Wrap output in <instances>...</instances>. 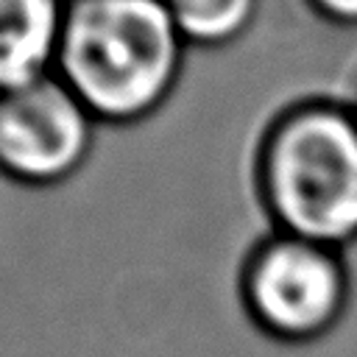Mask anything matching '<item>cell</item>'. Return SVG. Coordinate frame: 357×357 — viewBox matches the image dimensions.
<instances>
[{
	"instance_id": "3957f363",
	"label": "cell",
	"mask_w": 357,
	"mask_h": 357,
	"mask_svg": "<svg viewBox=\"0 0 357 357\" xmlns=\"http://www.w3.org/2000/svg\"><path fill=\"white\" fill-rule=\"evenodd\" d=\"M243 301L268 335L312 340L343 312V262L329 245L279 231L251 251L243 271Z\"/></svg>"
},
{
	"instance_id": "52a82bcc",
	"label": "cell",
	"mask_w": 357,
	"mask_h": 357,
	"mask_svg": "<svg viewBox=\"0 0 357 357\" xmlns=\"http://www.w3.org/2000/svg\"><path fill=\"white\" fill-rule=\"evenodd\" d=\"M304 6L332 28L357 31V0H304Z\"/></svg>"
},
{
	"instance_id": "8992f818",
	"label": "cell",
	"mask_w": 357,
	"mask_h": 357,
	"mask_svg": "<svg viewBox=\"0 0 357 357\" xmlns=\"http://www.w3.org/2000/svg\"><path fill=\"white\" fill-rule=\"evenodd\" d=\"M187 45L226 47L240 42L257 22L262 0H165Z\"/></svg>"
},
{
	"instance_id": "7a4b0ae2",
	"label": "cell",
	"mask_w": 357,
	"mask_h": 357,
	"mask_svg": "<svg viewBox=\"0 0 357 357\" xmlns=\"http://www.w3.org/2000/svg\"><path fill=\"white\" fill-rule=\"evenodd\" d=\"M257 181L279 231L340 248L357 237V112L335 100L284 109L262 137Z\"/></svg>"
},
{
	"instance_id": "6da1fadb",
	"label": "cell",
	"mask_w": 357,
	"mask_h": 357,
	"mask_svg": "<svg viewBox=\"0 0 357 357\" xmlns=\"http://www.w3.org/2000/svg\"><path fill=\"white\" fill-rule=\"evenodd\" d=\"M187 39L165 0H67L53 73L103 123H139L173 95Z\"/></svg>"
},
{
	"instance_id": "277c9868",
	"label": "cell",
	"mask_w": 357,
	"mask_h": 357,
	"mask_svg": "<svg viewBox=\"0 0 357 357\" xmlns=\"http://www.w3.org/2000/svg\"><path fill=\"white\" fill-rule=\"evenodd\" d=\"M95 117L47 73L0 95V173L31 187L67 181L89 156Z\"/></svg>"
},
{
	"instance_id": "ba28073f",
	"label": "cell",
	"mask_w": 357,
	"mask_h": 357,
	"mask_svg": "<svg viewBox=\"0 0 357 357\" xmlns=\"http://www.w3.org/2000/svg\"><path fill=\"white\" fill-rule=\"evenodd\" d=\"M354 112H357V109H354Z\"/></svg>"
},
{
	"instance_id": "5b68a950",
	"label": "cell",
	"mask_w": 357,
	"mask_h": 357,
	"mask_svg": "<svg viewBox=\"0 0 357 357\" xmlns=\"http://www.w3.org/2000/svg\"><path fill=\"white\" fill-rule=\"evenodd\" d=\"M67 0H0V95L53 73Z\"/></svg>"
}]
</instances>
